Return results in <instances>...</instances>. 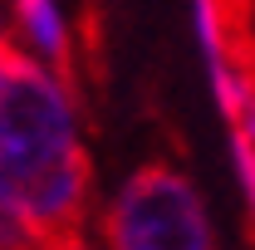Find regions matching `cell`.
Here are the masks:
<instances>
[{"label":"cell","instance_id":"obj_1","mask_svg":"<svg viewBox=\"0 0 255 250\" xmlns=\"http://www.w3.org/2000/svg\"><path fill=\"white\" fill-rule=\"evenodd\" d=\"M84 152L74 127V98L64 94V79L34 59L25 44L5 39L0 54V167L5 187H20L39 172L59 167Z\"/></svg>","mask_w":255,"mask_h":250},{"label":"cell","instance_id":"obj_2","mask_svg":"<svg viewBox=\"0 0 255 250\" xmlns=\"http://www.w3.org/2000/svg\"><path fill=\"white\" fill-rule=\"evenodd\" d=\"M103 236L108 250H216L196 187L167 162H147L123 182Z\"/></svg>","mask_w":255,"mask_h":250},{"label":"cell","instance_id":"obj_3","mask_svg":"<svg viewBox=\"0 0 255 250\" xmlns=\"http://www.w3.org/2000/svg\"><path fill=\"white\" fill-rule=\"evenodd\" d=\"M10 10H15V30L25 39V49H34L44 64H54L64 84H74V64H69L74 54H69V30L59 20V5L54 0H10Z\"/></svg>","mask_w":255,"mask_h":250},{"label":"cell","instance_id":"obj_4","mask_svg":"<svg viewBox=\"0 0 255 250\" xmlns=\"http://www.w3.org/2000/svg\"><path fill=\"white\" fill-rule=\"evenodd\" d=\"M231 152H236V172H241V187H246V201H251V231H255V137L231 132Z\"/></svg>","mask_w":255,"mask_h":250}]
</instances>
